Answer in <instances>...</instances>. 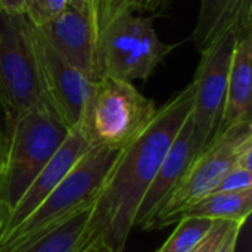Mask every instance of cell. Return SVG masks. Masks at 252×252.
Segmentation results:
<instances>
[{
  "label": "cell",
  "mask_w": 252,
  "mask_h": 252,
  "mask_svg": "<svg viewBox=\"0 0 252 252\" xmlns=\"http://www.w3.org/2000/svg\"><path fill=\"white\" fill-rule=\"evenodd\" d=\"M250 143H252V121L239 123L223 130L190 164L149 230H152L159 219L210 195L221 177L236 164L242 149Z\"/></svg>",
  "instance_id": "cell-8"
},
{
  "label": "cell",
  "mask_w": 252,
  "mask_h": 252,
  "mask_svg": "<svg viewBox=\"0 0 252 252\" xmlns=\"http://www.w3.org/2000/svg\"><path fill=\"white\" fill-rule=\"evenodd\" d=\"M252 211V189L230 193H210L198 201H193L176 213L159 219L152 230H161L170 224H176L182 219H210L247 221Z\"/></svg>",
  "instance_id": "cell-15"
},
{
  "label": "cell",
  "mask_w": 252,
  "mask_h": 252,
  "mask_svg": "<svg viewBox=\"0 0 252 252\" xmlns=\"http://www.w3.org/2000/svg\"><path fill=\"white\" fill-rule=\"evenodd\" d=\"M238 35V31H227L208 50L201 53L202 58L192 80L193 99L190 121L199 154L220 133L229 69Z\"/></svg>",
  "instance_id": "cell-7"
},
{
  "label": "cell",
  "mask_w": 252,
  "mask_h": 252,
  "mask_svg": "<svg viewBox=\"0 0 252 252\" xmlns=\"http://www.w3.org/2000/svg\"><path fill=\"white\" fill-rule=\"evenodd\" d=\"M7 143H9V139L0 128V173L4 165V159H6V154H7Z\"/></svg>",
  "instance_id": "cell-26"
},
{
  "label": "cell",
  "mask_w": 252,
  "mask_h": 252,
  "mask_svg": "<svg viewBox=\"0 0 252 252\" xmlns=\"http://www.w3.org/2000/svg\"><path fill=\"white\" fill-rule=\"evenodd\" d=\"M140 1L142 0H108V4H106V24H108V21L111 18L117 16L121 12H126V10L137 12V10H140Z\"/></svg>",
  "instance_id": "cell-22"
},
{
  "label": "cell",
  "mask_w": 252,
  "mask_h": 252,
  "mask_svg": "<svg viewBox=\"0 0 252 252\" xmlns=\"http://www.w3.org/2000/svg\"><path fill=\"white\" fill-rule=\"evenodd\" d=\"M214 220L210 219H182L176 230L157 252H189L208 233Z\"/></svg>",
  "instance_id": "cell-17"
},
{
  "label": "cell",
  "mask_w": 252,
  "mask_h": 252,
  "mask_svg": "<svg viewBox=\"0 0 252 252\" xmlns=\"http://www.w3.org/2000/svg\"><path fill=\"white\" fill-rule=\"evenodd\" d=\"M174 47L158 37L151 18L137 16L131 10L121 12L108 21L102 34L103 77L145 81Z\"/></svg>",
  "instance_id": "cell-6"
},
{
  "label": "cell",
  "mask_w": 252,
  "mask_h": 252,
  "mask_svg": "<svg viewBox=\"0 0 252 252\" xmlns=\"http://www.w3.org/2000/svg\"><path fill=\"white\" fill-rule=\"evenodd\" d=\"M198 155L199 152L189 114L188 120L185 121L176 139L173 140L170 149L167 151L151 186L148 188L139 204L134 219V227L149 232L151 224L162 211L165 202L168 201V198L171 196V193L174 192V189L177 188L188 168Z\"/></svg>",
  "instance_id": "cell-11"
},
{
  "label": "cell",
  "mask_w": 252,
  "mask_h": 252,
  "mask_svg": "<svg viewBox=\"0 0 252 252\" xmlns=\"http://www.w3.org/2000/svg\"><path fill=\"white\" fill-rule=\"evenodd\" d=\"M69 63L97 83L103 77L100 31L84 0H69L52 21L35 27Z\"/></svg>",
  "instance_id": "cell-10"
},
{
  "label": "cell",
  "mask_w": 252,
  "mask_h": 252,
  "mask_svg": "<svg viewBox=\"0 0 252 252\" xmlns=\"http://www.w3.org/2000/svg\"><path fill=\"white\" fill-rule=\"evenodd\" d=\"M90 213L92 205L71 217L24 252H83L87 248V224Z\"/></svg>",
  "instance_id": "cell-16"
},
{
  "label": "cell",
  "mask_w": 252,
  "mask_h": 252,
  "mask_svg": "<svg viewBox=\"0 0 252 252\" xmlns=\"http://www.w3.org/2000/svg\"><path fill=\"white\" fill-rule=\"evenodd\" d=\"M106 4H108V0H106Z\"/></svg>",
  "instance_id": "cell-28"
},
{
  "label": "cell",
  "mask_w": 252,
  "mask_h": 252,
  "mask_svg": "<svg viewBox=\"0 0 252 252\" xmlns=\"http://www.w3.org/2000/svg\"><path fill=\"white\" fill-rule=\"evenodd\" d=\"M83 252H114L102 239H94Z\"/></svg>",
  "instance_id": "cell-27"
},
{
  "label": "cell",
  "mask_w": 252,
  "mask_h": 252,
  "mask_svg": "<svg viewBox=\"0 0 252 252\" xmlns=\"http://www.w3.org/2000/svg\"><path fill=\"white\" fill-rule=\"evenodd\" d=\"M251 96L252 34L251 31H245L238 35L232 55L220 133L235 124L252 121Z\"/></svg>",
  "instance_id": "cell-13"
},
{
  "label": "cell",
  "mask_w": 252,
  "mask_h": 252,
  "mask_svg": "<svg viewBox=\"0 0 252 252\" xmlns=\"http://www.w3.org/2000/svg\"><path fill=\"white\" fill-rule=\"evenodd\" d=\"M90 143L80 130H69L66 139L40 171V174L32 180L28 189L24 192L21 199L16 202L9 217L6 219L0 239L22 223L65 179L71 168L78 162V159L89 151Z\"/></svg>",
  "instance_id": "cell-12"
},
{
  "label": "cell",
  "mask_w": 252,
  "mask_h": 252,
  "mask_svg": "<svg viewBox=\"0 0 252 252\" xmlns=\"http://www.w3.org/2000/svg\"><path fill=\"white\" fill-rule=\"evenodd\" d=\"M170 0H142L140 1V10H148V12H155L165 6Z\"/></svg>",
  "instance_id": "cell-25"
},
{
  "label": "cell",
  "mask_w": 252,
  "mask_h": 252,
  "mask_svg": "<svg viewBox=\"0 0 252 252\" xmlns=\"http://www.w3.org/2000/svg\"><path fill=\"white\" fill-rule=\"evenodd\" d=\"M193 84L176 93L157 108L143 128L120 149L102 189L99 190L87 224V245L102 239L114 252H123L139 204L151 186L167 151L192 109Z\"/></svg>",
  "instance_id": "cell-1"
},
{
  "label": "cell",
  "mask_w": 252,
  "mask_h": 252,
  "mask_svg": "<svg viewBox=\"0 0 252 252\" xmlns=\"http://www.w3.org/2000/svg\"><path fill=\"white\" fill-rule=\"evenodd\" d=\"M244 221H233L230 229L227 230V233L224 235V238L221 239L219 248L216 250V252H235L236 251V245H238V239L239 235L242 232L244 227Z\"/></svg>",
  "instance_id": "cell-21"
},
{
  "label": "cell",
  "mask_w": 252,
  "mask_h": 252,
  "mask_svg": "<svg viewBox=\"0 0 252 252\" xmlns=\"http://www.w3.org/2000/svg\"><path fill=\"white\" fill-rule=\"evenodd\" d=\"M30 0H0V12L25 13Z\"/></svg>",
  "instance_id": "cell-24"
},
{
  "label": "cell",
  "mask_w": 252,
  "mask_h": 252,
  "mask_svg": "<svg viewBox=\"0 0 252 252\" xmlns=\"http://www.w3.org/2000/svg\"><path fill=\"white\" fill-rule=\"evenodd\" d=\"M0 105L10 126L22 114L52 111L34 41V25L24 13L0 12Z\"/></svg>",
  "instance_id": "cell-4"
},
{
  "label": "cell",
  "mask_w": 252,
  "mask_h": 252,
  "mask_svg": "<svg viewBox=\"0 0 252 252\" xmlns=\"http://www.w3.org/2000/svg\"><path fill=\"white\" fill-rule=\"evenodd\" d=\"M232 223L233 221L230 220H214L208 233L201 239V242L196 247H193L192 251L189 252H216L221 239L230 229Z\"/></svg>",
  "instance_id": "cell-20"
},
{
  "label": "cell",
  "mask_w": 252,
  "mask_h": 252,
  "mask_svg": "<svg viewBox=\"0 0 252 252\" xmlns=\"http://www.w3.org/2000/svg\"><path fill=\"white\" fill-rule=\"evenodd\" d=\"M157 108L155 102L143 96L133 83L105 75L96 83L78 130L90 146L121 149L143 128Z\"/></svg>",
  "instance_id": "cell-5"
},
{
  "label": "cell",
  "mask_w": 252,
  "mask_h": 252,
  "mask_svg": "<svg viewBox=\"0 0 252 252\" xmlns=\"http://www.w3.org/2000/svg\"><path fill=\"white\" fill-rule=\"evenodd\" d=\"M69 128L47 108L31 109L9 126V143L0 173V235L6 219L32 180L46 167Z\"/></svg>",
  "instance_id": "cell-3"
},
{
  "label": "cell",
  "mask_w": 252,
  "mask_h": 252,
  "mask_svg": "<svg viewBox=\"0 0 252 252\" xmlns=\"http://www.w3.org/2000/svg\"><path fill=\"white\" fill-rule=\"evenodd\" d=\"M252 0H201L193 41L199 53L208 50L227 31H251Z\"/></svg>",
  "instance_id": "cell-14"
},
{
  "label": "cell",
  "mask_w": 252,
  "mask_h": 252,
  "mask_svg": "<svg viewBox=\"0 0 252 252\" xmlns=\"http://www.w3.org/2000/svg\"><path fill=\"white\" fill-rule=\"evenodd\" d=\"M68 1L69 0H30L24 15L34 27H41L58 16Z\"/></svg>",
  "instance_id": "cell-18"
},
{
  "label": "cell",
  "mask_w": 252,
  "mask_h": 252,
  "mask_svg": "<svg viewBox=\"0 0 252 252\" xmlns=\"http://www.w3.org/2000/svg\"><path fill=\"white\" fill-rule=\"evenodd\" d=\"M84 1L89 6L90 12L97 24L100 37H102L105 25H106V0H84Z\"/></svg>",
  "instance_id": "cell-23"
},
{
  "label": "cell",
  "mask_w": 252,
  "mask_h": 252,
  "mask_svg": "<svg viewBox=\"0 0 252 252\" xmlns=\"http://www.w3.org/2000/svg\"><path fill=\"white\" fill-rule=\"evenodd\" d=\"M34 41L49 105L69 130H78L96 83L59 55L35 27Z\"/></svg>",
  "instance_id": "cell-9"
},
{
  "label": "cell",
  "mask_w": 252,
  "mask_h": 252,
  "mask_svg": "<svg viewBox=\"0 0 252 252\" xmlns=\"http://www.w3.org/2000/svg\"><path fill=\"white\" fill-rule=\"evenodd\" d=\"M252 189V168L235 164L219 182L211 193H230Z\"/></svg>",
  "instance_id": "cell-19"
},
{
  "label": "cell",
  "mask_w": 252,
  "mask_h": 252,
  "mask_svg": "<svg viewBox=\"0 0 252 252\" xmlns=\"http://www.w3.org/2000/svg\"><path fill=\"white\" fill-rule=\"evenodd\" d=\"M120 149L90 146L55 190L15 229L0 239V252H24L93 205Z\"/></svg>",
  "instance_id": "cell-2"
}]
</instances>
